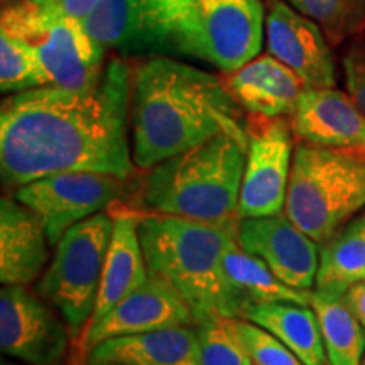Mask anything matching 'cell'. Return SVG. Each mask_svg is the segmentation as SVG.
I'll return each instance as SVG.
<instances>
[{"mask_svg":"<svg viewBox=\"0 0 365 365\" xmlns=\"http://www.w3.org/2000/svg\"><path fill=\"white\" fill-rule=\"evenodd\" d=\"M81 24L105 49L143 39L140 0H100L98 6L81 19Z\"/></svg>","mask_w":365,"mask_h":365,"instance_id":"obj_24","label":"cell"},{"mask_svg":"<svg viewBox=\"0 0 365 365\" xmlns=\"http://www.w3.org/2000/svg\"><path fill=\"white\" fill-rule=\"evenodd\" d=\"M354 223H355V225H357L359 228H362V230L365 232V213H364V215H360L359 218H355V220H352Z\"/></svg>","mask_w":365,"mask_h":365,"instance_id":"obj_33","label":"cell"},{"mask_svg":"<svg viewBox=\"0 0 365 365\" xmlns=\"http://www.w3.org/2000/svg\"><path fill=\"white\" fill-rule=\"evenodd\" d=\"M235 239L245 252L261 259L287 286L304 291L314 287L319 245L296 227L286 213L242 218L237 223Z\"/></svg>","mask_w":365,"mask_h":365,"instance_id":"obj_13","label":"cell"},{"mask_svg":"<svg viewBox=\"0 0 365 365\" xmlns=\"http://www.w3.org/2000/svg\"><path fill=\"white\" fill-rule=\"evenodd\" d=\"M289 120L299 140L365 154V113L336 86L304 88Z\"/></svg>","mask_w":365,"mask_h":365,"instance_id":"obj_15","label":"cell"},{"mask_svg":"<svg viewBox=\"0 0 365 365\" xmlns=\"http://www.w3.org/2000/svg\"><path fill=\"white\" fill-rule=\"evenodd\" d=\"M143 38L234 73L261 54V0H140Z\"/></svg>","mask_w":365,"mask_h":365,"instance_id":"obj_4","label":"cell"},{"mask_svg":"<svg viewBox=\"0 0 365 365\" xmlns=\"http://www.w3.org/2000/svg\"><path fill=\"white\" fill-rule=\"evenodd\" d=\"M312 308L318 317L323 345L330 365H362L365 328L340 296L313 291Z\"/></svg>","mask_w":365,"mask_h":365,"instance_id":"obj_23","label":"cell"},{"mask_svg":"<svg viewBox=\"0 0 365 365\" xmlns=\"http://www.w3.org/2000/svg\"><path fill=\"white\" fill-rule=\"evenodd\" d=\"M132 68L112 58L88 90L46 85L7 97L0 108V173L11 188L59 171L130 180Z\"/></svg>","mask_w":365,"mask_h":365,"instance_id":"obj_1","label":"cell"},{"mask_svg":"<svg viewBox=\"0 0 365 365\" xmlns=\"http://www.w3.org/2000/svg\"><path fill=\"white\" fill-rule=\"evenodd\" d=\"M112 230V212L76 223L59 240L38 281L36 291L61 314L73 340L83 339L93 314Z\"/></svg>","mask_w":365,"mask_h":365,"instance_id":"obj_7","label":"cell"},{"mask_svg":"<svg viewBox=\"0 0 365 365\" xmlns=\"http://www.w3.org/2000/svg\"><path fill=\"white\" fill-rule=\"evenodd\" d=\"M247 145L239 137L220 134L149 168L132 208L237 227Z\"/></svg>","mask_w":365,"mask_h":365,"instance_id":"obj_3","label":"cell"},{"mask_svg":"<svg viewBox=\"0 0 365 365\" xmlns=\"http://www.w3.org/2000/svg\"><path fill=\"white\" fill-rule=\"evenodd\" d=\"M49 240L41 218L14 196L0 200V281L29 286L49 261Z\"/></svg>","mask_w":365,"mask_h":365,"instance_id":"obj_16","label":"cell"},{"mask_svg":"<svg viewBox=\"0 0 365 365\" xmlns=\"http://www.w3.org/2000/svg\"><path fill=\"white\" fill-rule=\"evenodd\" d=\"M100 0H19L2 9L4 33H16L26 26L58 19H85Z\"/></svg>","mask_w":365,"mask_h":365,"instance_id":"obj_27","label":"cell"},{"mask_svg":"<svg viewBox=\"0 0 365 365\" xmlns=\"http://www.w3.org/2000/svg\"><path fill=\"white\" fill-rule=\"evenodd\" d=\"M2 365H19V364H14V362H9V360H2Z\"/></svg>","mask_w":365,"mask_h":365,"instance_id":"obj_35","label":"cell"},{"mask_svg":"<svg viewBox=\"0 0 365 365\" xmlns=\"http://www.w3.org/2000/svg\"><path fill=\"white\" fill-rule=\"evenodd\" d=\"M137 212V210H135ZM139 213V237L149 274L168 281L193 309L195 322L232 318L223 254L237 227Z\"/></svg>","mask_w":365,"mask_h":365,"instance_id":"obj_5","label":"cell"},{"mask_svg":"<svg viewBox=\"0 0 365 365\" xmlns=\"http://www.w3.org/2000/svg\"><path fill=\"white\" fill-rule=\"evenodd\" d=\"M345 303L349 304V308L352 309V313L359 318V322L362 323L365 328V279L355 282L354 286H350L344 294Z\"/></svg>","mask_w":365,"mask_h":365,"instance_id":"obj_31","label":"cell"},{"mask_svg":"<svg viewBox=\"0 0 365 365\" xmlns=\"http://www.w3.org/2000/svg\"><path fill=\"white\" fill-rule=\"evenodd\" d=\"M49 85L43 63L27 41L0 31V90L2 93Z\"/></svg>","mask_w":365,"mask_h":365,"instance_id":"obj_25","label":"cell"},{"mask_svg":"<svg viewBox=\"0 0 365 365\" xmlns=\"http://www.w3.org/2000/svg\"><path fill=\"white\" fill-rule=\"evenodd\" d=\"M346 93L365 113V38L357 39L344 58Z\"/></svg>","mask_w":365,"mask_h":365,"instance_id":"obj_30","label":"cell"},{"mask_svg":"<svg viewBox=\"0 0 365 365\" xmlns=\"http://www.w3.org/2000/svg\"><path fill=\"white\" fill-rule=\"evenodd\" d=\"M223 80L245 112L266 118L293 115L307 88L291 68L269 53L250 59Z\"/></svg>","mask_w":365,"mask_h":365,"instance_id":"obj_17","label":"cell"},{"mask_svg":"<svg viewBox=\"0 0 365 365\" xmlns=\"http://www.w3.org/2000/svg\"><path fill=\"white\" fill-rule=\"evenodd\" d=\"M365 279V232L350 222L344 230L319 245L314 291L344 298L350 286Z\"/></svg>","mask_w":365,"mask_h":365,"instance_id":"obj_22","label":"cell"},{"mask_svg":"<svg viewBox=\"0 0 365 365\" xmlns=\"http://www.w3.org/2000/svg\"><path fill=\"white\" fill-rule=\"evenodd\" d=\"M365 207V154L298 140L284 213L323 245Z\"/></svg>","mask_w":365,"mask_h":365,"instance_id":"obj_6","label":"cell"},{"mask_svg":"<svg viewBox=\"0 0 365 365\" xmlns=\"http://www.w3.org/2000/svg\"><path fill=\"white\" fill-rule=\"evenodd\" d=\"M9 34L33 46L49 85L65 90H88L102 80L107 49L86 33L78 19L41 22Z\"/></svg>","mask_w":365,"mask_h":365,"instance_id":"obj_11","label":"cell"},{"mask_svg":"<svg viewBox=\"0 0 365 365\" xmlns=\"http://www.w3.org/2000/svg\"><path fill=\"white\" fill-rule=\"evenodd\" d=\"M125 195V180L93 171H59L26 182L14 198L29 207L43 222L49 245L86 218L115 207Z\"/></svg>","mask_w":365,"mask_h":365,"instance_id":"obj_8","label":"cell"},{"mask_svg":"<svg viewBox=\"0 0 365 365\" xmlns=\"http://www.w3.org/2000/svg\"><path fill=\"white\" fill-rule=\"evenodd\" d=\"M249 145L239 196V220L284 213L291 168L293 127L289 117H249Z\"/></svg>","mask_w":365,"mask_h":365,"instance_id":"obj_9","label":"cell"},{"mask_svg":"<svg viewBox=\"0 0 365 365\" xmlns=\"http://www.w3.org/2000/svg\"><path fill=\"white\" fill-rule=\"evenodd\" d=\"M90 365H202L195 327H173L113 336L91 346Z\"/></svg>","mask_w":365,"mask_h":365,"instance_id":"obj_19","label":"cell"},{"mask_svg":"<svg viewBox=\"0 0 365 365\" xmlns=\"http://www.w3.org/2000/svg\"><path fill=\"white\" fill-rule=\"evenodd\" d=\"M195 328L202 365H252V359L228 327L225 317L205 319Z\"/></svg>","mask_w":365,"mask_h":365,"instance_id":"obj_28","label":"cell"},{"mask_svg":"<svg viewBox=\"0 0 365 365\" xmlns=\"http://www.w3.org/2000/svg\"><path fill=\"white\" fill-rule=\"evenodd\" d=\"M112 215V239L108 244L97 303H95L88 328L105 317L113 307H117L125 296L144 284L149 277L139 237V213L134 208L124 207L118 202V208Z\"/></svg>","mask_w":365,"mask_h":365,"instance_id":"obj_18","label":"cell"},{"mask_svg":"<svg viewBox=\"0 0 365 365\" xmlns=\"http://www.w3.org/2000/svg\"><path fill=\"white\" fill-rule=\"evenodd\" d=\"M325 365H330V364H328V362H327V364H325Z\"/></svg>","mask_w":365,"mask_h":365,"instance_id":"obj_38","label":"cell"},{"mask_svg":"<svg viewBox=\"0 0 365 365\" xmlns=\"http://www.w3.org/2000/svg\"><path fill=\"white\" fill-rule=\"evenodd\" d=\"M90 364V362H88ZM95 365H122V364H112V362H107V364H95Z\"/></svg>","mask_w":365,"mask_h":365,"instance_id":"obj_36","label":"cell"},{"mask_svg":"<svg viewBox=\"0 0 365 365\" xmlns=\"http://www.w3.org/2000/svg\"><path fill=\"white\" fill-rule=\"evenodd\" d=\"M254 365H304L279 339L245 318H227Z\"/></svg>","mask_w":365,"mask_h":365,"instance_id":"obj_29","label":"cell"},{"mask_svg":"<svg viewBox=\"0 0 365 365\" xmlns=\"http://www.w3.org/2000/svg\"><path fill=\"white\" fill-rule=\"evenodd\" d=\"M223 276L232 318H242L249 307L262 303H294L312 307L313 291L287 286L261 259L245 252L237 239H232L223 254Z\"/></svg>","mask_w":365,"mask_h":365,"instance_id":"obj_20","label":"cell"},{"mask_svg":"<svg viewBox=\"0 0 365 365\" xmlns=\"http://www.w3.org/2000/svg\"><path fill=\"white\" fill-rule=\"evenodd\" d=\"M284 2L317 22L333 44L355 38L365 27V0H284Z\"/></svg>","mask_w":365,"mask_h":365,"instance_id":"obj_26","label":"cell"},{"mask_svg":"<svg viewBox=\"0 0 365 365\" xmlns=\"http://www.w3.org/2000/svg\"><path fill=\"white\" fill-rule=\"evenodd\" d=\"M362 365H365V354H364V359H362Z\"/></svg>","mask_w":365,"mask_h":365,"instance_id":"obj_37","label":"cell"},{"mask_svg":"<svg viewBox=\"0 0 365 365\" xmlns=\"http://www.w3.org/2000/svg\"><path fill=\"white\" fill-rule=\"evenodd\" d=\"M266 46L267 53L291 68L307 88L336 86L335 58L327 34L284 0H267Z\"/></svg>","mask_w":365,"mask_h":365,"instance_id":"obj_12","label":"cell"},{"mask_svg":"<svg viewBox=\"0 0 365 365\" xmlns=\"http://www.w3.org/2000/svg\"><path fill=\"white\" fill-rule=\"evenodd\" d=\"M242 318L272 333L293 350L304 365L328 362L318 317L312 307L294 303H262L245 309Z\"/></svg>","mask_w":365,"mask_h":365,"instance_id":"obj_21","label":"cell"},{"mask_svg":"<svg viewBox=\"0 0 365 365\" xmlns=\"http://www.w3.org/2000/svg\"><path fill=\"white\" fill-rule=\"evenodd\" d=\"M252 365H254V364H252Z\"/></svg>","mask_w":365,"mask_h":365,"instance_id":"obj_39","label":"cell"},{"mask_svg":"<svg viewBox=\"0 0 365 365\" xmlns=\"http://www.w3.org/2000/svg\"><path fill=\"white\" fill-rule=\"evenodd\" d=\"M19 0H0V4H2V9H6L9 6H14V4H17Z\"/></svg>","mask_w":365,"mask_h":365,"instance_id":"obj_34","label":"cell"},{"mask_svg":"<svg viewBox=\"0 0 365 365\" xmlns=\"http://www.w3.org/2000/svg\"><path fill=\"white\" fill-rule=\"evenodd\" d=\"M73 336L56 308L22 284L0 291V349L27 365H61Z\"/></svg>","mask_w":365,"mask_h":365,"instance_id":"obj_10","label":"cell"},{"mask_svg":"<svg viewBox=\"0 0 365 365\" xmlns=\"http://www.w3.org/2000/svg\"><path fill=\"white\" fill-rule=\"evenodd\" d=\"M242 110L220 76L173 58L145 59L132 68L135 168L149 170L220 134L249 143V118Z\"/></svg>","mask_w":365,"mask_h":365,"instance_id":"obj_2","label":"cell"},{"mask_svg":"<svg viewBox=\"0 0 365 365\" xmlns=\"http://www.w3.org/2000/svg\"><path fill=\"white\" fill-rule=\"evenodd\" d=\"M195 325L193 309L180 291L168 281L149 274L144 284L132 291L117 307L95 322L86 330L83 339L75 341H80L90 350L100 341L113 336Z\"/></svg>","mask_w":365,"mask_h":365,"instance_id":"obj_14","label":"cell"},{"mask_svg":"<svg viewBox=\"0 0 365 365\" xmlns=\"http://www.w3.org/2000/svg\"><path fill=\"white\" fill-rule=\"evenodd\" d=\"M88 352L85 345H81L80 341L73 340L70 355L66 359V365H90L88 364Z\"/></svg>","mask_w":365,"mask_h":365,"instance_id":"obj_32","label":"cell"}]
</instances>
